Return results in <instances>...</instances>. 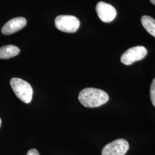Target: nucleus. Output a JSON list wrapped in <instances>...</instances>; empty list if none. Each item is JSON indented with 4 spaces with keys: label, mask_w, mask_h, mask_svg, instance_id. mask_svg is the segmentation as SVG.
I'll use <instances>...</instances> for the list:
<instances>
[{
    "label": "nucleus",
    "mask_w": 155,
    "mask_h": 155,
    "mask_svg": "<svg viewBox=\"0 0 155 155\" xmlns=\"http://www.w3.org/2000/svg\"><path fill=\"white\" fill-rule=\"evenodd\" d=\"M78 99L82 105L93 108L104 105L109 101V97L108 94L102 90L88 87L80 91Z\"/></svg>",
    "instance_id": "obj_1"
},
{
    "label": "nucleus",
    "mask_w": 155,
    "mask_h": 155,
    "mask_svg": "<svg viewBox=\"0 0 155 155\" xmlns=\"http://www.w3.org/2000/svg\"><path fill=\"white\" fill-rule=\"evenodd\" d=\"M10 84L12 89L18 99L25 104L31 102L33 95V89L29 83L22 79L13 78Z\"/></svg>",
    "instance_id": "obj_2"
},
{
    "label": "nucleus",
    "mask_w": 155,
    "mask_h": 155,
    "mask_svg": "<svg viewBox=\"0 0 155 155\" xmlns=\"http://www.w3.org/2000/svg\"><path fill=\"white\" fill-rule=\"evenodd\" d=\"M56 28L66 33H74L80 26V21L76 17L71 15H61L56 17Z\"/></svg>",
    "instance_id": "obj_3"
},
{
    "label": "nucleus",
    "mask_w": 155,
    "mask_h": 155,
    "mask_svg": "<svg viewBox=\"0 0 155 155\" xmlns=\"http://www.w3.org/2000/svg\"><path fill=\"white\" fill-rule=\"evenodd\" d=\"M147 54V50L144 46L133 47L127 50L121 57V61L125 65H130L136 61L142 60Z\"/></svg>",
    "instance_id": "obj_4"
},
{
    "label": "nucleus",
    "mask_w": 155,
    "mask_h": 155,
    "mask_svg": "<svg viewBox=\"0 0 155 155\" xmlns=\"http://www.w3.org/2000/svg\"><path fill=\"white\" fill-rule=\"evenodd\" d=\"M129 148L127 140L117 139L106 145L102 150V155H125Z\"/></svg>",
    "instance_id": "obj_5"
},
{
    "label": "nucleus",
    "mask_w": 155,
    "mask_h": 155,
    "mask_svg": "<svg viewBox=\"0 0 155 155\" xmlns=\"http://www.w3.org/2000/svg\"><path fill=\"white\" fill-rule=\"evenodd\" d=\"M96 11L100 20L103 22H111L116 17L117 11L115 8L104 2H99L97 4Z\"/></svg>",
    "instance_id": "obj_6"
},
{
    "label": "nucleus",
    "mask_w": 155,
    "mask_h": 155,
    "mask_svg": "<svg viewBox=\"0 0 155 155\" xmlns=\"http://www.w3.org/2000/svg\"><path fill=\"white\" fill-rule=\"evenodd\" d=\"M27 25V20L22 17H16L6 22L1 29V32L5 35H9L21 30Z\"/></svg>",
    "instance_id": "obj_7"
},
{
    "label": "nucleus",
    "mask_w": 155,
    "mask_h": 155,
    "mask_svg": "<svg viewBox=\"0 0 155 155\" xmlns=\"http://www.w3.org/2000/svg\"><path fill=\"white\" fill-rule=\"evenodd\" d=\"M19 48L13 45H7L0 47V59H8L18 55Z\"/></svg>",
    "instance_id": "obj_8"
},
{
    "label": "nucleus",
    "mask_w": 155,
    "mask_h": 155,
    "mask_svg": "<svg viewBox=\"0 0 155 155\" xmlns=\"http://www.w3.org/2000/svg\"><path fill=\"white\" fill-rule=\"evenodd\" d=\"M141 21L145 29L155 38V20L148 16H143Z\"/></svg>",
    "instance_id": "obj_9"
},
{
    "label": "nucleus",
    "mask_w": 155,
    "mask_h": 155,
    "mask_svg": "<svg viewBox=\"0 0 155 155\" xmlns=\"http://www.w3.org/2000/svg\"><path fill=\"white\" fill-rule=\"evenodd\" d=\"M150 97L153 105L155 107V78L153 79L150 88Z\"/></svg>",
    "instance_id": "obj_10"
},
{
    "label": "nucleus",
    "mask_w": 155,
    "mask_h": 155,
    "mask_svg": "<svg viewBox=\"0 0 155 155\" xmlns=\"http://www.w3.org/2000/svg\"><path fill=\"white\" fill-rule=\"evenodd\" d=\"M27 155H39V153L38 150L33 148L28 150Z\"/></svg>",
    "instance_id": "obj_11"
},
{
    "label": "nucleus",
    "mask_w": 155,
    "mask_h": 155,
    "mask_svg": "<svg viewBox=\"0 0 155 155\" xmlns=\"http://www.w3.org/2000/svg\"><path fill=\"white\" fill-rule=\"evenodd\" d=\"M150 2L155 5V0H150Z\"/></svg>",
    "instance_id": "obj_12"
},
{
    "label": "nucleus",
    "mask_w": 155,
    "mask_h": 155,
    "mask_svg": "<svg viewBox=\"0 0 155 155\" xmlns=\"http://www.w3.org/2000/svg\"><path fill=\"white\" fill-rule=\"evenodd\" d=\"M1 120L0 118V127H1Z\"/></svg>",
    "instance_id": "obj_13"
}]
</instances>
